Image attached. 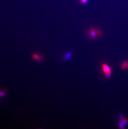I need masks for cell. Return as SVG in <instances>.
Listing matches in <instances>:
<instances>
[{"mask_svg": "<svg viewBox=\"0 0 128 129\" xmlns=\"http://www.w3.org/2000/svg\"><path fill=\"white\" fill-rule=\"evenodd\" d=\"M102 71L105 74L107 79H109L111 77L112 74V70L110 67L106 63H103L102 65Z\"/></svg>", "mask_w": 128, "mask_h": 129, "instance_id": "7a4b0ae2", "label": "cell"}, {"mask_svg": "<svg viewBox=\"0 0 128 129\" xmlns=\"http://www.w3.org/2000/svg\"><path fill=\"white\" fill-rule=\"evenodd\" d=\"M120 121L118 124V127L120 129H125V126L128 123V119L126 118H123L122 114L119 115Z\"/></svg>", "mask_w": 128, "mask_h": 129, "instance_id": "3957f363", "label": "cell"}, {"mask_svg": "<svg viewBox=\"0 0 128 129\" xmlns=\"http://www.w3.org/2000/svg\"><path fill=\"white\" fill-rule=\"evenodd\" d=\"M88 34L91 39H95L97 37L102 36V32L99 29L91 28L89 31Z\"/></svg>", "mask_w": 128, "mask_h": 129, "instance_id": "6da1fadb", "label": "cell"}, {"mask_svg": "<svg viewBox=\"0 0 128 129\" xmlns=\"http://www.w3.org/2000/svg\"><path fill=\"white\" fill-rule=\"evenodd\" d=\"M72 52H70L67 53V54L64 56V57H63V60L65 61L68 60L71 57V56H72Z\"/></svg>", "mask_w": 128, "mask_h": 129, "instance_id": "8992f818", "label": "cell"}, {"mask_svg": "<svg viewBox=\"0 0 128 129\" xmlns=\"http://www.w3.org/2000/svg\"><path fill=\"white\" fill-rule=\"evenodd\" d=\"M32 57L33 59L38 61H41L44 59L43 56L39 54H33L32 55Z\"/></svg>", "mask_w": 128, "mask_h": 129, "instance_id": "277c9868", "label": "cell"}, {"mask_svg": "<svg viewBox=\"0 0 128 129\" xmlns=\"http://www.w3.org/2000/svg\"><path fill=\"white\" fill-rule=\"evenodd\" d=\"M6 95V92L3 91H0V98L5 96Z\"/></svg>", "mask_w": 128, "mask_h": 129, "instance_id": "52a82bcc", "label": "cell"}, {"mask_svg": "<svg viewBox=\"0 0 128 129\" xmlns=\"http://www.w3.org/2000/svg\"><path fill=\"white\" fill-rule=\"evenodd\" d=\"M121 68L122 70H125L128 68V61H125L123 62L121 66Z\"/></svg>", "mask_w": 128, "mask_h": 129, "instance_id": "5b68a950", "label": "cell"}, {"mask_svg": "<svg viewBox=\"0 0 128 129\" xmlns=\"http://www.w3.org/2000/svg\"><path fill=\"white\" fill-rule=\"evenodd\" d=\"M82 4H85L87 2L88 0H80Z\"/></svg>", "mask_w": 128, "mask_h": 129, "instance_id": "ba28073f", "label": "cell"}]
</instances>
